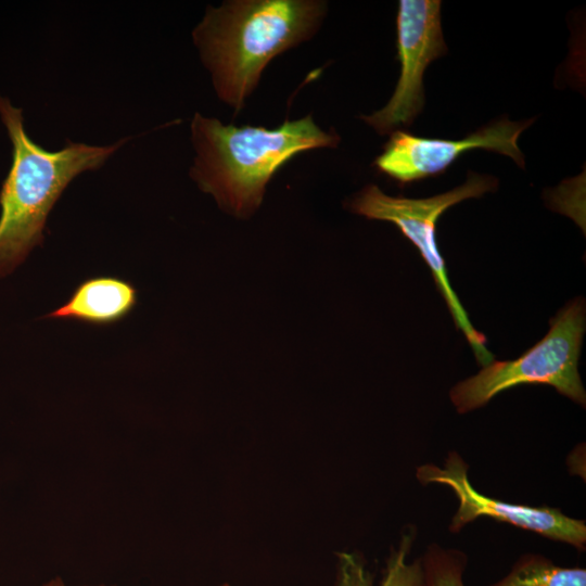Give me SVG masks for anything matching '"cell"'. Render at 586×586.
<instances>
[{
  "label": "cell",
  "mask_w": 586,
  "mask_h": 586,
  "mask_svg": "<svg viewBox=\"0 0 586 586\" xmlns=\"http://www.w3.org/2000/svg\"><path fill=\"white\" fill-rule=\"evenodd\" d=\"M496 188V178L470 171L463 184L435 196L425 199L391 196L377 184H368L347 203L348 208L357 215L393 222L413 243L431 269L457 328L462 331L483 367L494 361V355L485 345L486 336L474 329L450 285L435 233L437 219L446 209L467 199L480 198Z\"/></svg>",
  "instance_id": "5b68a950"
},
{
  "label": "cell",
  "mask_w": 586,
  "mask_h": 586,
  "mask_svg": "<svg viewBox=\"0 0 586 586\" xmlns=\"http://www.w3.org/2000/svg\"><path fill=\"white\" fill-rule=\"evenodd\" d=\"M415 539L416 530L413 528L403 534L397 547L391 551L383 577L378 586L423 585L420 558L409 559ZM335 586H375V583L359 555L341 552L337 555Z\"/></svg>",
  "instance_id": "30bf717a"
},
{
  "label": "cell",
  "mask_w": 586,
  "mask_h": 586,
  "mask_svg": "<svg viewBox=\"0 0 586 586\" xmlns=\"http://www.w3.org/2000/svg\"><path fill=\"white\" fill-rule=\"evenodd\" d=\"M0 117L13 146L12 165L0 190V278H4L42 244L47 218L68 183L102 167L132 137L109 145L67 140L61 150L47 151L28 137L22 109L2 95Z\"/></svg>",
  "instance_id": "3957f363"
},
{
  "label": "cell",
  "mask_w": 586,
  "mask_h": 586,
  "mask_svg": "<svg viewBox=\"0 0 586 586\" xmlns=\"http://www.w3.org/2000/svg\"><path fill=\"white\" fill-rule=\"evenodd\" d=\"M420 560L422 586H464L468 557L461 550L433 543L428 546Z\"/></svg>",
  "instance_id": "7c38bea8"
},
{
  "label": "cell",
  "mask_w": 586,
  "mask_h": 586,
  "mask_svg": "<svg viewBox=\"0 0 586 586\" xmlns=\"http://www.w3.org/2000/svg\"><path fill=\"white\" fill-rule=\"evenodd\" d=\"M138 291L128 280L95 276L80 282L69 298L44 318L107 326L126 318L136 307Z\"/></svg>",
  "instance_id": "9c48e42d"
},
{
  "label": "cell",
  "mask_w": 586,
  "mask_h": 586,
  "mask_svg": "<svg viewBox=\"0 0 586 586\" xmlns=\"http://www.w3.org/2000/svg\"><path fill=\"white\" fill-rule=\"evenodd\" d=\"M328 14L323 0H227L207 5L192 39L219 101L234 115L267 65L311 40Z\"/></svg>",
  "instance_id": "6da1fadb"
},
{
  "label": "cell",
  "mask_w": 586,
  "mask_h": 586,
  "mask_svg": "<svg viewBox=\"0 0 586 586\" xmlns=\"http://www.w3.org/2000/svg\"><path fill=\"white\" fill-rule=\"evenodd\" d=\"M220 586H230V585H229V584H222V585H220Z\"/></svg>",
  "instance_id": "5bb4252c"
},
{
  "label": "cell",
  "mask_w": 586,
  "mask_h": 586,
  "mask_svg": "<svg viewBox=\"0 0 586 586\" xmlns=\"http://www.w3.org/2000/svg\"><path fill=\"white\" fill-rule=\"evenodd\" d=\"M533 119L511 122L501 118L459 140L429 139L396 130L374 160V166L402 184L441 174L460 155L484 149L511 157L524 167V156L518 145V138Z\"/></svg>",
  "instance_id": "ba28073f"
},
{
  "label": "cell",
  "mask_w": 586,
  "mask_h": 586,
  "mask_svg": "<svg viewBox=\"0 0 586 586\" xmlns=\"http://www.w3.org/2000/svg\"><path fill=\"white\" fill-rule=\"evenodd\" d=\"M190 130L195 153L191 179L239 219L257 212L267 184L288 162L310 150L336 148L341 140L335 131L321 129L311 114L267 128L222 124L196 112Z\"/></svg>",
  "instance_id": "7a4b0ae2"
},
{
  "label": "cell",
  "mask_w": 586,
  "mask_h": 586,
  "mask_svg": "<svg viewBox=\"0 0 586 586\" xmlns=\"http://www.w3.org/2000/svg\"><path fill=\"white\" fill-rule=\"evenodd\" d=\"M43 586H67V585H65V583L60 577H55L47 582Z\"/></svg>",
  "instance_id": "4fadbf2b"
},
{
  "label": "cell",
  "mask_w": 586,
  "mask_h": 586,
  "mask_svg": "<svg viewBox=\"0 0 586 586\" xmlns=\"http://www.w3.org/2000/svg\"><path fill=\"white\" fill-rule=\"evenodd\" d=\"M585 332V303L570 302L550 320L548 333L513 360L492 361L457 383L449 397L459 413L485 406L497 394L521 384H546L582 405L586 392L578 372Z\"/></svg>",
  "instance_id": "277c9868"
},
{
  "label": "cell",
  "mask_w": 586,
  "mask_h": 586,
  "mask_svg": "<svg viewBox=\"0 0 586 586\" xmlns=\"http://www.w3.org/2000/svg\"><path fill=\"white\" fill-rule=\"evenodd\" d=\"M489 586H586V569L564 568L540 553H524Z\"/></svg>",
  "instance_id": "8fae6325"
},
{
  "label": "cell",
  "mask_w": 586,
  "mask_h": 586,
  "mask_svg": "<svg viewBox=\"0 0 586 586\" xmlns=\"http://www.w3.org/2000/svg\"><path fill=\"white\" fill-rule=\"evenodd\" d=\"M468 471L467 462L454 450L448 453L442 467L425 463L416 469V477L421 485H444L454 492L458 508L448 526L451 533H458L479 518L486 517L585 550L584 520L571 518L552 507H533L488 497L473 487Z\"/></svg>",
  "instance_id": "52a82bcc"
},
{
  "label": "cell",
  "mask_w": 586,
  "mask_h": 586,
  "mask_svg": "<svg viewBox=\"0 0 586 586\" xmlns=\"http://www.w3.org/2000/svg\"><path fill=\"white\" fill-rule=\"evenodd\" d=\"M438 0H402L397 14V59L400 74L393 95L382 109L360 118L379 135L408 127L424 105L423 74L447 52Z\"/></svg>",
  "instance_id": "8992f818"
}]
</instances>
